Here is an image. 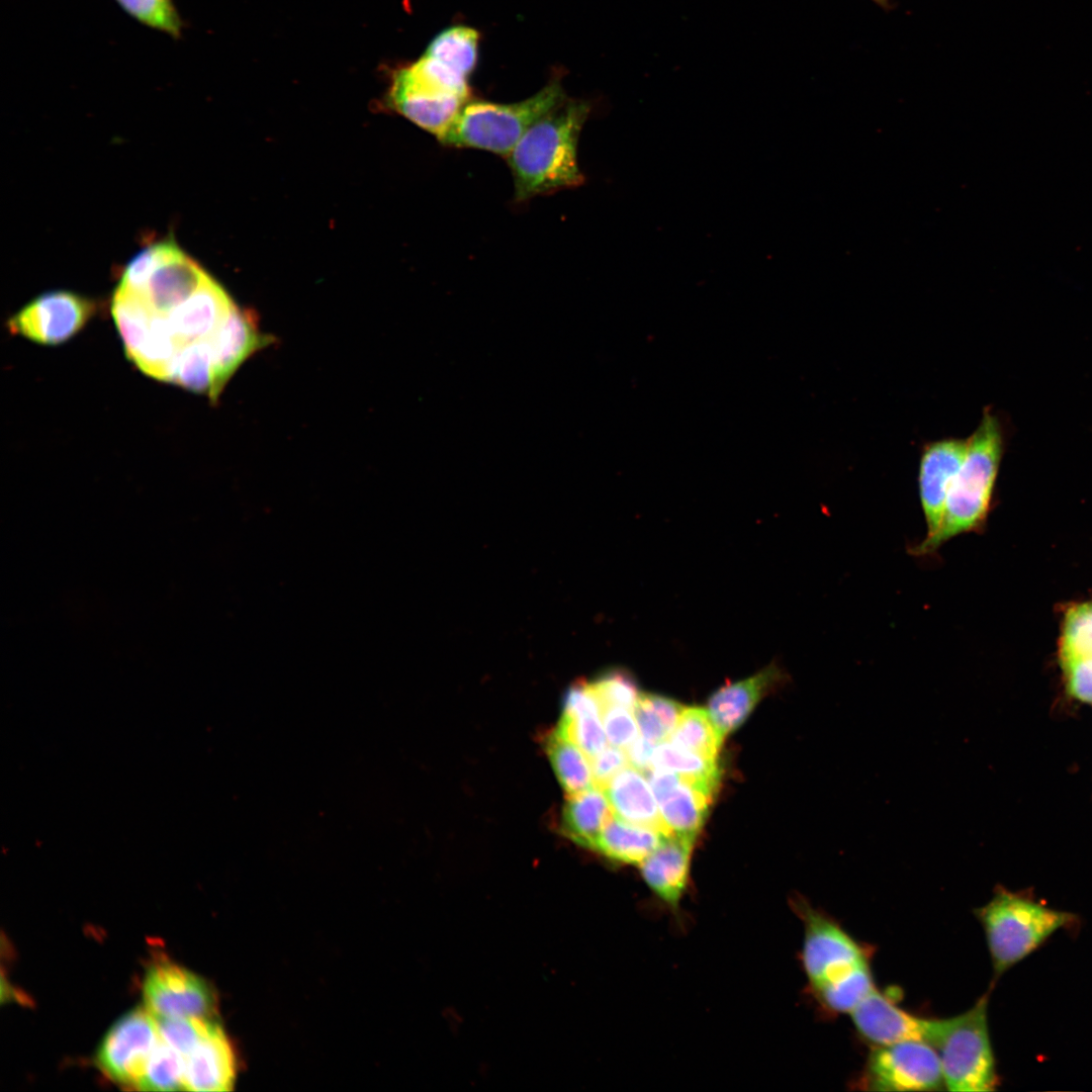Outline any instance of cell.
I'll use <instances>...</instances> for the list:
<instances>
[{
	"mask_svg": "<svg viewBox=\"0 0 1092 1092\" xmlns=\"http://www.w3.org/2000/svg\"><path fill=\"white\" fill-rule=\"evenodd\" d=\"M145 1006L156 1017L214 1019L216 999L202 978L174 963L153 964L144 982Z\"/></svg>",
	"mask_w": 1092,
	"mask_h": 1092,
	"instance_id": "12",
	"label": "cell"
},
{
	"mask_svg": "<svg viewBox=\"0 0 1092 1092\" xmlns=\"http://www.w3.org/2000/svg\"><path fill=\"white\" fill-rule=\"evenodd\" d=\"M968 450V438H942L923 444L918 466V491L926 535L932 538L940 528L950 483Z\"/></svg>",
	"mask_w": 1092,
	"mask_h": 1092,
	"instance_id": "13",
	"label": "cell"
},
{
	"mask_svg": "<svg viewBox=\"0 0 1092 1092\" xmlns=\"http://www.w3.org/2000/svg\"><path fill=\"white\" fill-rule=\"evenodd\" d=\"M140 24L180 39L186 27L174 0H114Z\"/></svg>",
	"mask_w": 1092,
	"mask_h": 1092,
	"instance_id": "30",
	"label": "cell"
},
{
	"mask_svg": "<svg viewBox=\"0 0 1092 1092\" xmlns=\"http://www.w3.org/2000/svg\"><path fill=\"white\" fill-rule=\"evenodd\" d=\"M275 343L263 334L252 309L233 306L214 342V371L218 396L238 368L252 355Z\"/></svg>",
	"mask_w": 1092,
	"mask_h": 1092,
	"instance_id": "18",
	"label": "cell"
},
{
	"mask_svg": "<svg viewBox=\"0 0 1092 1092\" xmlns=\"http://www.w3.org/2000/svg\"><path fill=\"white\" fill-rule=\"evenodd\" d=\"M999 415L986 406L979 426L968 438L965 459L954 475L937 533L910 549L929 555L950 539L978 531L985 523L1006 449V430Z\"/></svg>",
	"mask_w": 1092,
	"mask_h": 1092,
	"instance_id": "3",
	"label": "cell"
},
{
	"mask_svg": "<svg viewBox=\"0 0 1092 1092\" xmlns=\"http://www.w3.org/2000/svg\"><path fill=\"white\" fill-rule=\"evenodd\" d=\"M159 1039L157 1017L146 1006L136 1007L107 1031L97 1050V1066L113 1082L135 1088Z\"/></svg>",
	"mask_w": 1092,
	"mask_h": 1092,
	"instance_id": "10",
	"label": "cell"
},
{
	"mask_svg": "<svg viewBox=\"0 0 1092 1092\" xmlns=\"http://www.w3.org/2000/svg\"><path fill=\"white\" fill-rule=\"evenodd\" d=\"M989 994L961 1014L930 1020L926 1041L938 1055L947 1090L993 1091L999 1084L988 1024Z\"/></svg>",
	"mask_w": 1092,
	"mask_h": 1092,
	"instance_id": "6",
	"label": "cell"
},
{
	"mask_svg": "<svg viewBox=\"0 0 1092 1092\" xmlns=\"http://www.w3.org/2000/svg\"><path fill=\"white\" fill-rule=\"evenodd\" d=\"M96 311V303L68 291L43 293L8 321V330L41 345H59L79 333Z\"/></svg>",
	"mask_w": 1092,
	"mask_h": 1092,
	"instance_id": "11",
	"label": "cell"
},
{
	"mask_svg": "<svg viewBox=\"0 0 1092 1092\" xmlns=\"http://www.w3.org/2000/svg\"><path fill=\"white\" fill-rule=\"evenodd\" d=\"M791 907L804 926L800 958L811 990L869 964L867 949L831 916L801 897Z\"/></svg>",
	"mask_w": 1092,
	"mask_h": 1092,
	"instance_id": "8",
	"label": "cell"
},
{
	"mask_svg": "<svg viewBox=\"0 0 1092 1092\" xmlns=\"http://www.w3.org/2000/svg\"><path fill=\"white\" fill-rule=\"evenodd\" d=\"M613 816L605 791L594 786L579 794L567 796L561 812L560 828L575 843L595 849L600 834Z\"/></svg>",
	"mask_w": 1092,
	"mask_h": 1092,
	"instance_id": "21",
	"label": "cell"
},
{
	"mask_svg": "<svg viewBox=\"0 0 1092 1092\" xmlns=\"http://www.w3.org/2000/svg\"><path fill=\"white\" fill-rule=\"evenodd\" d=\"M656 745L642 736L637 737L625 750L629 765L645 775L652 768Z\"/></svg>",
	"mask_w": 1092,
	"mask_h": 1092,
	"instance_id": "37",
	"label": "cell"
},
{
	"mask_svg": "<svg viewBox=\"0 0 1092 1092\" xmlns=\"http://www.w3.org/2000/svg\"><path fill=\"white\" fill-rule=\"evenodd\" d=\"M565 100L558 79L515 103L469 99L439 141L446 147L482 150L507 158L536 121Z\"/></svg>",
	"mask_w": 1092,
	"mask_h": 1092,
	"instance_id": "5",
	"label": "cell"
},
{
	"mask_svg": "<svg viewBox=\"0 0 1092 1092\" xmlns=\"http://www.w3.org/2000/svg\"><path fill=\"white\" fill-rule=\"evenodd\" d=\"M653 767L670 770L681 778L718 791L721 777L718 759L693 753L668 740L656 745L652 760Z\"/></svg>",
	"mask_w": 1092,
	"mask_h": 1092,
	"instance_id": "28",
	"label": "cell"
},
{
	"mask_svg": "<svg viewBox=\"0 0 1092 1092\" xmlns=\"http://www.w3.org/2000/svg\"><path fill=\"white\" fill-rule=\"evenodd\" d=\"M665 836L667 835L627 822L614 814L600 834L594 850L613 860L639 867Z\"/></svg>",
	"mask_w": 1092,
	"mask_h": 1092,
	"instance_id": "23",
	"label": "cell"
},
{
	"mask_svg": "<svg viewBox=\"0 0 1092 1092\" xmlns=\"http://www.w3.org/2000/svg\"><path fill=\"white\" fill-rule=\"evenodd\" d=\"M604 791L617 817L670 835L643 772L628 764L609 782Z\"/></svg>",
	"mask_w": 1092,
	"mask_h": 1092,
	"instance_id": "20",
	"label": "cell"
},
{
	"mask_svg": "<svg viewBox=\"0 0 1092 1092\" xmlns=\"http://www.w3.org/2000/svg\"><path fill=\"white\" fill-rule=\"evenodd\" d=\"M873 1L875 3H877L879 6H881L882 8H884V9H889L891 7L890 0H873Z\"/></svg>",
	"mask_w": 1092,
	"mask_h": 1092,
	"instance_id": "38",
	"label": "cell"
},
{
	"mask_svg": "<svg viewBox=\"0 0 1092 1092\" xmlns=\"http://www.w3.org/2000/svg\"><path fill=\"white\" fill-rule=\"evenodd\" d=\"M785 678L783 670L770 663L756 673L721 687L710 697L707 710L720 735L737 729L760 700Z\"/></svg>",
	"mask_w": 1092,
	"mask_h": 1092,
	"instance_id": "19",
	"label": "cell"
},
{
	"mask_svg": "<svg viewBox=\"0 0 1092 1092\" xmlns=\"http://www.w3.org/2000/svg\"><path fill=\"white\" fill-rule=\"evenodd\" d=\"M695 839L689 835H667L639 866L649 890L677 920L681 918V902L689 886Z\"/></svg>",
	"mask_w": 1092,
	"mask_h": 1092,
	"instance_id": "15",
	"label": "cell"
},
{
	"mask_svg": "<svg viewBox=\"0 0 1092 1092\" xmlns=\"http://www.w3.org/2000/svg\"><path fill=\"white\" fill-rule=\"evenodd\" d=\"M589 112L588 102L565 100L524 133L507 157L516 201L583 184L577 145Z\"/></svg>",
	"mask_w": 1092,
	"mask_h": 1092,
	"instance_id": "2",
	"label": "cell"
},
{
	"mask_svg": "<svg viewBox=\"0 0 1092 1092\" xmlns=\"http://www.w3.org/2000/svg\"><path fill=\"white\" fill-rule=\"evenodd\" d=\"M602 721L610 745L627 748L638 737L639 729L632 710L605 707Z\"/></svg>",
	"mask_w": 1092,
	"mask_h": 1092,
	"instance_id": "35",
	"label": "cell"
},
{
	"mask_svg": "<svg viewBox=\"0 0 1092 1092\" xmlns=\"http://www.w3.org/2000/svg\"><path fill=\"white\" fill-rule=\"evenodd\" d=\"M849 1014L858 1034L874 1046L927 1040L931 1019L906 1011L876 987Z\"/></svg>",
	"mask_w": 1092,
	"mask_h": 1092,
	"instance_id": "16",
	"label": "cell"
},
{
	"mask_svg": "<svg viewBox=\"0 0 1092 1092\" xmlns=\"http://www.w3.org/2000/svg\"><path fill=\"white\" fill-rule=\"evenodd\" d=\"M646 778L669 833L696 837L717 792L666 769L652 768Z\"/></svg>",
	"mask_w": 1092,
	"mask_h": 1092,
	"instance_id": "14",
	"label": "cell"
},
{
	"mask_svg": "<svg viewBox=\"0 0 1092 1092\" xmlns=\"http://www.w3.org/2000/svg\"><path fill=\"white\" fill-rule=\"evenodd\" d=\"M235 304L207 275L190 297L162 307L117 286L111 313L126 357L142 372L216 402L214 342Z\"/></svg>",
	"mask_w": 1092,
	"mask_h": 1092,
	"instance_id": "1",
	"label": "cell"
},
{
	"mask_svg": "<svg viewBox=\"0 0 1092 1092\" xmlns=\"http://www.w3.org/2000/svg\"><path fill=\"white\" fill-rule=\"evenodd\" d=\"M389 98L397 112L439 140L470 96L452 87L423 56L394 73Z\"/></svg>",
	"mask_w": 1092,
	"mask_h": 1092,
	"instance_id": "7",
	"label": "cell"
},
{
	"mask_svg": "<svg viewBox=\"0 0 1092 1092\" xmlns=\"http://www.w3.org/2000/svg\"><path fill=\"white\" fill-rule=\"evenodd\" d=\"M157 1021L161 1039L184 1058L216 1020L199 1017H157Z\"/></svg>",
	"mask_w": 1092,
	"mask_h": 1092,
	"instance_id": "34",
	"label": "cell"
},
{
	"mask_svg": "<svg viewBox=\"0 0 1092 1092\" xmlns=\"http://www.w3.org/2000/svg\"><path fill=\"white\" fill-rule=\"evenodd\" d=\"M544 748L567 796L579 794L595 786L590 759L570 739L553 729L545 736Z\"/></svg>",
	"mask_w": 1092,
	"mask_h": 1092,
	"instance_id": "24",
	"label": "cell"
},
{
	"mask_svg": "<svg viewBox=\"0 0 1092 1092\" xmlns=\"http://www.w3.org/2000/svg\"><path fill=\"white\" fill-rule=\"evenodd\" d=\"M184 1059L161 1037L155 1045L135 1089L174 1091L184 1089Z\"/></svg>",
	"mask_w": 1092,
	"mask_h": 1092,
	"instance_id": "29",
	"label": "cell"
},
{
	"mask_svg": "<svg viewBox=\"0 0 1092 1092\" xmlns=\"http://www.w3.org/2000/svg\"><path fill=\"white\" fill-rule=\"evenodd\" d=\"M723 739L707 709L685 707L667 740L693 753L718 759Z\"/></svg>",
	"mask_w": 1092,
	"mask_h": 1092,
	"instance_id": "26",
	"label": "cell"
},
{
	"mask_svg": "<svg viewBox=\"0 0 1092 1092\" xmlns=\"http://www.w3.org/2000/svg\"><path fill=\"white\" fill-rule=\"evenodd\" d=\"M590 764L595 786L604 790L609 782L629 763L626 752L622 748L611 745L590 758Z\"/></svg>",
	"mask_w": 1092,
	"mask_h": 1092,
	"instance_id": "36",
	"label": "cell"
},
{
	"mask_svg": "<svg viewBox=\"0 0 1092 1092\" xmlns=\"http://www.w3.org/2000/svg\"><path fill=\"white\" fill-rule=\"evenodd\" d=\"M183 1087L188 1091H231L236 1079L234 1048L222 1027L214 1021L183 1058Z\"/></svg>",
	"mask_w": 1092,
	"mask_h": 1092,
	"instance_id": "17",
	"label": "cell"
},
{
	"mask_svg": "<svg viewBox=\"0 0 1092 1092\" xmlns=\"http://www.w3.org/2000/svg\"><path fill=\"white\" fill-rule=\"evenodd\" d=\"M207 275L201 266L184 254L157 270L142 288L128 290L138 294L146 304L162 307L190 297Z\"/></svg>",
	"mask_w": 1092,
	"mask_h": 1092,
	"instance_id": "22",
	"label": "cell"
},
{
	"mask_svg": "<svg viewBox=\"0 0 1092 1092\" xmlns=\"http://www.w3.org/2000/svg\"><path fill=\"white\" fill-rule=\"evenodd\" d=\"M874 988L870 966L863 964L811 991L826 1010L850 1013Z\"/></svg>",
	"mask_w": 1092,
	"mask_h": 1092,
	"instance_id": "27",
	"label": "cell"
},
{
	"mask_svg": "<svg viewBox=\"0 0 1092 1092\" xmlns=\"http://www.w3.org/2000/svg\"><path fill=\"white\" fill-rule=\"evenodd\" d=\"M555 729L574 742L589 759L607 747L608 740L602 715L588 714L576 717L561 715Z\"/></svg>",
	"mask_w": 1092,
	"mask_h": 1092,
	"instance_id": "33",
	"label": "cell"
},
{
	"mask_svg": "<svg viewBox=\"0 0 1092 1092\" xmlns=\"http://www.w3.org/2000/svg\"><path fill=\"white\" fill-rule=\"evenodd\" d=\"M857 1084L874 1091H930L944 1085L935 1049L924 1040L873 1046Z\"/></svg>",
	"mask_w": 1092,
	"mask_h": 1092,
	"instance_id": "9",
	"label": "cell"
},
{
	"mask_svg": "<svg viewBox=\"0 0 1092 1092\" xmlns=\"http://www.w3.org/2000/svg\"><path fill=\"white\" fill-rule=\"evenodd\" d=\"M975 915L985 933L994 979L1040 947L1054 933L1078 923L1074 913L1044 905L1021 892L997 888Z\"/></svg>",
	"mask_w": 1092,
	"mask_h": 1092,
	"instance_id": "4",
	"label": "cell"
},
{
	"mask_svg": "<svg viewBox=\"0 0 1092 1092\" xmlns=\"http://www.w3.org/2000/svg\"><path fill=\"white\" fill-rule=\"evenodd\" d=\"M588 682L602 708L622 707L633 711L641 694L631 673L623 669L607 670Z\"/></svg>",
	"mask_w": 1092,
	"mask_h": 1092,
	"instance_id": "32",
	"label": "cell"
},
{
	"mask_svg": "<svg viewBox=\"0 0 1092 1092\" xmlns=\"http://www.w3.org/2000/svg\"><path fill=\"white\" fill-rule=\"evenodd\" d=\"M182 255L184 253L172 240L153 244L129 261L118 286L131 290L140 289L157 270Z\"/></svg>",
	"mask_w": 1092,
	"mask_h": 1092,
	"instance_id": "31",
	"label": "cell"
},
{
	"mask_svg": "<svg viewBox=\"0 0 1092 1092\" xmlns=\"http://www.w3.org/2000/svg\"><path fill=\"white\" fill-rule=\"evenodd\" d=\"M478 32L456 25L441 31L429 44L426 56L451 73L468 80L476 66Z\"/></svg>",
	"mask_w": 1092,
	"mask_h": 1092,
	"instance_id": "25",
	"label": "cell"
}]
</instances>
